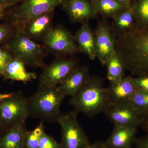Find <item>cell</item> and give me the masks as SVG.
<instances>
[{
    "mask_svg": "<svg viewBox=\"0 0 148 148\" xmlns=\"http://www.w3.org/2000/svg\"><path fill=\"white\" fill-rule=\"evenodd\" d=\"M115 49L132 75L148 76V25L114 37Z\"/></svg>",
    "mask_w": 148,
    "mask_h": 148,
    "instance_id": "6da1fadb",
    "label": "cell"
},
{
    "mask_svg": "<svg viewBox=\"0 0 148 148\" xmlns=\"http://www.w3.org/2000/svg\"><path fill=\"white\" fill-rule=\"evenodd\" d=\"M90 76L88 67L79 65L58 86V89L65 97H72L82 88Z\"/></svg>",
    "mask_w": 148,
    "mask_h": 148,
    "instance_id": "5bb4252c",
    "label": "cell"
},
{
    "mask_svg": "<svg viewBox=\"0 0 148 148\" xmlns=\"http://www.w3.org/2000/svg\"><path fill=\"white\" fill-rule=\"evenodd\" d=\"M106 79L110 83L118 82L125 76V69L123 62L115 50L106 62Z\"/></svg>",
    "mask_w": 148,
    "mask_h": 148,
    "instance_id": "7402d4cb",
    "label": "cell"
},
{
    "mask_svg": "<svg viewBox=\"0 0 148 148\" xmlns=\"http://www.w3.org/2000/svg\"><path fill=\"white\" fill-rule=\"evenodd\" d=\"M135 144L136 148H148V132L145 136L137 138Z\"/></svg>",
    "mask_w": 148,
    "mask_h": 148,
    "instance_id": "f546056e",
    "label": "cell"
},
{
    "mask_svg": "<svg viewBox=\"0 0 148 148\" xmlns=\"http://www.w3.org/2000/svg\"><path fill=\"white\" fill-rule=\"evenodd\" d=\"M26 67L22 61L13 58L6 67L2 79L17 81L24 83L36 79V73L28 71Z\"/></svg>",
    "mask_w": 148,
    "mask_h": 148,
    "instance_id": "ac0fdd59",
    "label": "cell"
},
{
    "mask_svg": "<svg viewBox=\"0 0 148 148\" xmlns=\"http://www.w3.org/2000/svg\"><path fill=\"white\" fill-rule=\"evenodd\" d=\"M112 19V31L114 38L131 31L136 26L135 16L131 8L122 11Z\"/></svg>",
    "mask_w": 148,
    "mask_h": 148,
    "instance_id": "ffe728a7",
    "label": "cell"
},
{
    "mask_svg": "<svg viewBox=\"0 0 148 148\" xmlns=\"http://www.w3.org/2000/svg\"><path fill=\"white\" fill-rule=\"evenodd\" d=\"M42 42L48 53L56 57L71 56L80 52L74 36L60 24L53 26Z\"/></svg>",
    "mask_w": 148,
    "mask_h": 148,
    "instance_id": "ba28073f",
    "label": "cell"
},
{
    "mask_svg": "<svg viewBox=\"0 0 148 148\" xmlns=\"http://www.w3.org/2000/svg\"><path fill=\"white\" fill-rule=\"evenodd\" d=\"M108 88L111 103L129 101L138 90L132 77L124 76L119 81L110 83Z\"/></svg>",
    "mask_w": 148,
    "mask_h": 148,
    "instance_id": "2e32d148",
    "label": "cell"
},
{
    "mask_svg": "<svg viewBox=\"0 0 148 148\" xmlns=\"http://www.w3.org/2000/svg\"></svg>",
    "mask_w": 148,
    "mask_h": 148,
    "instance_id": "f35d334b",
    "label": "cell"
},
{
    "mask_svg": "<svg viewBox=\"0 0 148 148\" xmlns=\"http://www.w3.org/2000/svg\"><path fill=\"white\" fill-rule=\"evenodd\" d=\"M15 28L10 22L5 21L0 23V45L5 42L14 33Z\"/></svg>",
    "mask_w": 148,
    "mask_h": 148,
    "instance_id": "484cf974",
    "label": "cell"
},
{
    "mask_svg": "<svg viewBox=\"0 0 148 148\" xmlns=\"http://www.w3.org/2000/svg\"><path fill=\"white\" fill-rule=\"evenodd\" d=\"M135 0H132V3H133V2L134 1H135Z\"/></svg>",
    "mask_w": 148,
    "mask_h": 148,
    "instance_id": "74e56055",
    "label": "cell"
},
{
    "mask_svg": "<svg viewBox=\"0 0 148 148\" xmlns=\"http://www.w3.org/2000/svg\"><path fill=\"white\" fill-rule=\"evenodd\" d=\"M12 93V92L9 93H1L0 92V101L9 97L11 95Z\"/></svg>",
    "mask_w": 148,
    "mask_h": 148,
    "instance_id": "d590c367",
    "label": "cell"
},
{
    "mask_svg": "<svg viewBox=\"0 0 148 148\" xmlns=\"http://www.w3.org/2000/svg\"><path fill=\"white\" fill-rule=\"evenodd\" d=\"M83 148H106V147L104 142L97 141L92 143H90L88 145Z\"/></svg>",
    "mask_w": 148,
    "mask_h": 148,
    "instance_id": "d6a6232c",
    "label": "cell"
},
{
    "mask_svg": "<svg viewBox=\"0 0 148 148\" xmlns=\"http://www.w3.org/2000/svg\"><path fill=\"white\" fill-rule=\"evenodd\" d=\"M23 0H0V5L13 6L16 4L20 3Z\"/></svg>",
    "mask_w": 148,
    "mask_h": 148,
    "instance_id": "1f68e13d",
    "label": "cell"
},
{
    "mask_svg": "<svg viewBox=\"0 0 148 148\" xmlns=\"http://www.w3.org/2000/svg\"><path fill=\"white\" fill-rule=\"evenodd\" d=\"M137 128L114 126L106 142V148H131L137 137Z\"/></svg>",
    "mask_w": 148,
    "mask_h": 148,
    "instance_id": "9a60e30c",
    "label": "cell"
},
{
    "mask_svg": "<svg viewBox=\"0 0 148 148\" xmlns=\"http://www.w3.org/2000/svg\"><path fill=\"white\" fill-rule=\"evenodd\" d=\"M6 130L3 127L2 125L0 124V137L5 132Z\"/></svg>",
    "mask_w": 148,
    "mask_h": 148,
    "instance_id": "8d00e7d4",
    "label": "cell"
},
{
    "mask_svg": "<svg viewBox=\"0 0 148 148\" xmlns=\"http://www.w3.org/2000/svg\"><path fill=\"white\" fill-rule=\"evenodd\" d=\"M130 103L144 116L148 114V92L138 90L129 100Z\"/></svg>",
    "mask_w": 148,
    "mask_h": 148,
    "instance_id": "d4e9b609",
    "label": "cell"
},
{
    "mask_svg": "<svg viewBox=\"0 0 148 148\" xmlns=\"http://www.w3.org/2000/svg\"><path fill=\"white\" fill-rule=\"evenodd\" d=\"M54 10L49 12L33 18L25 23L19 29L28 36L37 42L43 39L53 28Z\"/></svg>",
    "mask_w": 148,
    "mask_h": 148,
    "instance_id": "4fadbf2b",
    "label": "cell"
},
{
    "mask_svg": "<svg viewBox=\"0 0 148 148\" xmlns=\"http://www.w3.org/2000/svg\"><path fill=\"white\" fill-rule=\"evenodd\" d=\"M74 36L80 52L86 54L90 60L97 58L94 33L88 22L83 23Z\"/></svg>",
    "mask_w": 148,
    "mask_h": 148,
    "instance_id": "e0dca14e",
    "label": "cell"
},
{
    "mask_svg": "<svg viewBox=\"0 0 148 148\" xmlns=\"http://www.w3.org/2000/svg\"><path fill=\"white\" fill-rule=\"evenodd\" d=\"M13 58L8 51L1 46H0V78L2 79L6 67Z\"/></svg>",
    "mask_w": 148,
    "mask_h": 148,
    "instance_id": "4316f807",
    "label": "cell"
},
{
    "mask_svg": "<svg viewBox=\"0 0 148 148\" xmlns=\"http://www.w3.org/2000/svg\"><path fill=\"white\" fill-rule=\"evenodd\" d=\"M27 130L26 123L7 130L0 137V148H25L24 137Z\"/></svg>",
    "mask_w": 148,
    "mask_h": 148,
    "instance_id": "d6986e66",
    "label": "cell"
},
{
    "mask_svg": "<svg viewBox=\"0 0 148 148\" xmlns=\"http://www.w3.org/2000/svg\"><path fill=\"white\" fill-rule=\"evenodd\" d=\"M64 0H23L18 5L8 10L5 21L10 22L15 29H19L33 18L61 5Z\"/></svg>",
    "mask_w": 148,
    "mask_h": 148,
    "instance_id": "5b68a950",
    "label": "cell"
},
{
    "mask_svg": "<svg viewBox=\"0 0 148 148\" xmlns=\"http://www.w3.org/2000/svg\"><path fill=\"white\" fill-rule=\"evenodd\" d=\"M65 96L57 86H40L28 98L29 116L48 123H57Z\"/></svg>",
    "mask_w": 148,
    "mask_h": 148,
    "instance_id": "3957f363",
    "label": "cell"
},
{
    "mask_svg": "<svg viewBox=\"0 0 148 148\" xmlns=\"http://www.w3.org/2000/svg\"><path fill=\"white\" fill-rule=\"evenodd\" d=\"M133 79L138 90L148 92V76H137L133 77Z\"/></svg>",
    "mask_w": 148,
    "mask_h": 148,
    "instance_id": "f1b7e54d",
    "label": "cell"
},
{
    "mask_svg": "<svg viewBox=\"0 0 148 148\" xmlns=\"http://www.w3.org/2000/svg\"><path fill=\"white\" fill-rule=\"evenodd\" d=\"M104 113L114 126L137 128L141 126L145 117V116L136 109L129 101L111 103Z\"/></svg>",
    "mask_w": 148,
    "mask_h": 148,
    "instance_id": "30bf717a",
    "label": "cell"
},
{
    "mask_svg": "<svg viewBox=\"0 0 148 148\" xmlns=\"http://www.w3.org/2000/svg\"><path fill=\"white\" fill-rule=\"evenodd\" d=\"M29 116L28 98L22 91L12 92L0 101V124L6 130L26 123Z\"/></svg>",
    "mask_w": 148,
    "mask_h": 148,
    "instance_id": "8992f818",
    "label": "cell"
},
{
    "mask_svg": "<svg viewBox=\"0 0 148 148\" xmlns=\"http://www.w3.org/2000/svg\"><path fill=\"white\" fill-rule=\"evenodd\" d=\"M93 9L97 15L100 14L104 18L114 17L126 8L115 0H90Z\"/></svg>",
    "mask_w": 148,
    "mask_h": 148,
    "instance_id": "44dd1931",
    "label": "cell"
},
{
    "mask_svg": "<svg viewBox=\"0 0 148 148\" xmlns=\"http://www.w3.org/2000/svg\"><path fill=\"white\" fill-rule=\"evenodd\" d=\"M115 1L126 8H130L132 6V0H115Z\"/></svg>",
    "mask_w": 148,
    "mask_h": 148,
    "instance_id": "836d02e7",
    "label": "cell"
},
{
    "mask_svg": "<svg viewBox=\"0 0 148 148\" xmlns=\"http://www.w3.org/2000/svg\"><path fill=\"white\" fill-rule=\"evenodd\" d=\"M38 148H61V144L45 132L43 133Z\"/></svg>",
    "mask_w": 148,
    "mask_h": 148,
    "instance_id": "83f0119b",
    "label": "cell"
},
{
    "mask_svg": "<svg viewBox=\"0 0 148 148\" xmlns=\"http://www.w3.org/2000/svg\"><path fill=\"white\" fill-rule=\"evenodd\" d=\"M12 6L8 5H0V21L5 20L8 11Z\"/></svg>",
    "mask_w": 148,
    "mask_h": 148,
    "instance_id": "4dcf8cb0",
    "label": "cell"
},
{
    "mask_svg": "<svg viewBox=\"0 0 148 148\" xmlns=\"http://www.w3.org/2000/svg\"><path fill=\"white\" fill-rule=\"evenodd\" d=\"M103 84L102 78L90 76L82 88L71 97L69 103L74 110L88 118L104 112L111 103L108 88Z\"/></svg>",
    "mask_w": 148,
    "mask_h": 148,
    "instance_id": "7a4b0ae2",
    "label": "cell"
},
{
    "mask_svg": "<svg viewBox=\"0 0 148 148\" xmlns=\"http://www.w3.org/2000/svg\"><path fill=\"white\" fill-rule=\"evenodd\" d=\"M141 127L147 133L148 132V114L145 116L144 120L141 125Z\"/></svg>",
    "mask_w": 148,
    "mask_h": 148,
    "instance_id": "e575fe53",
    "label": "cell"
},
{
    "mask_svg": "<svg viewBox=\"0 0 148 148\" xmlns=\"http://www.w3.org/2000/svg\"><path fill=\"white\" fill-rule=\"evenodd\" d=\"M79 113L75 110L61 113L57 123L61 128V148H83L90 144L86 133L77 119Z\"/></svg>",
    "mask_w": 148,
    "mask_h": 148,
    "instance_id": "52a82bcc",
    "label": "cell"
},
{
    "mask_svg": "<svg viewBox=\"0 0 148 148\" xmlns=\"http://www.w3.org/2000/svg\"><path fill=\"white\" fill-rule=\"evenodd\" d=\"M13 56L22 61L26 66L42 68L46 64L45 59L48 52L43 45L29 38L21 30L15 32L1 45Z\"/></svg>",
    "mask_w": 148,
    "mask_h": 148,
    "instance_id": "277c9868",
    "label": "cell"
},
{
    "mask_svg": "<svg viewBox=\"0 0 148 148\" xmlns=\"http://www.w3.org/2000/svg\"><path fill=\"white\" fill-rule=\"evenodd\" d=\"M44 123L41 122L39 124L31 131L27 130L24 137L25 148H38L41 137L45 132Z\"/></svg>",
    "mask_w": 148,
    "mask_h": 148,
    "instance_id": "cb8c5ba5",
    "label": "cell"
},
{
    "mask_svg": "<svg viewBox=\"0 0 148 148\" xmlns=\"http://www.w3.org/2000/svg\"><path fill=\"white\" fill-rule=\"evenodd\" d=\"M94 33L97 58L103 66L115 50L112 29L105 21L99 20Z\"/></svg>",
    "mask_w": 148,
    "mask_h": 148,
    "instance_id": "8fae6325",
    "label": "cell"
},
{
    "mask_svg": "<svg viewBox=\"0 0 148 148\" xmlns=\"http://www.w3.org/2000/svg\"><path fill=\"white\" fill-rule=\"evenodd\" d=\"M79 59L72 56L56 57L51 64H46L42 68L38 86H58L79 66Z\"/></svg>",
    "mask_w": 148,
    "mask_h": 148,
    "instance_id": "9c48e42d",
    "label": "cell"
},
{
    "mask_svg": "<svg viewBox=\"0 0 148 148\" xmlns=\"http://www.w3.org/2000/svg\"><path fill=\"white\" fill-rule=\"evenodd\" d=\"M135 16V28H142L148 25V0H135L131 6Z\"/></svg>",
    "mask_w": 148,
    "mask_h": 148,
    "instance_id": "603a6c76",
    "label": "cell"
},
{
    "mask_svg": "<svg viewBox=\"0 0 148 148\" xmlns=\"http://www.w3.org/2000/svg\"><path fill=\"white\" fill-rule=\"evenodd\" d=\"M61 5L73 23L83 24L98 17L90 0H64Z\"/></svg>",
    "mask_w": 148,
    "mask_h": 148,
    "instance_id": "7c38bea8",
    "label": "cell"
}]
</instances>
